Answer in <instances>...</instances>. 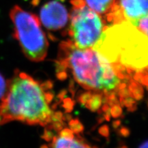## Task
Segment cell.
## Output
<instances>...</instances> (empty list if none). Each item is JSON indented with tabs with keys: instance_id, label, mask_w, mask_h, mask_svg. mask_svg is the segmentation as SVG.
Returning a JSON list of instances; mask_svg holds the SVG:
<instances>
[{
	"instance_id": "obj_1",
	"label": "cell",
	"mask_w": 148,
	"mask_h": 148,
	"mask_svg": "<svg viewBox=\"0 0 148 148\" xmlns=\"http://www.w3.org/2000/svg\"><path fill=\"white\" fill-rule=\"evenodd\" d=\"M56 71L60 79L70 75L81 87L112 104L119 101L132 107L134 99L143 97V87L126 69L111 63L93 48L80 49L69 39L60 45Z\"/></svg>"
},
{
	"instance_id": "obj_2",
	"label": "cell",
	"mask_w": 148,
	"mask_h": 148,
	"mask_svg": "<svg viewBox=\"0 0 148 148\" xmlns=\"http://www.w3.org/2000/svg\"><path fill=\"white\" fill-rule=\"evenodd\" d=\"M49 84L40 83L25 72H14L0 100V125L20 121L43 127L51 125L58 130L62 121L51 108L53 94Z\"/></svg>"
},
{
	"instance_id": "obj_3",
	"label": "cell",
	"mask_w": 148,
	"mask_h": 148,
	"mask_svg": "<svg viewBox=\"0 0 148 148\" xmlns=\"http://www.w3.org/2000/svg\"><path fill=\"white\" fill-rule=\"evenodd\" d=\"M93 49L134 77L138 72L147 71L148 36L130 22L105 26L101 39Z\"/></svg>"
},
{
	"instance_id": "obj_4",
	"label": "cell",
	"mask_w": 148,
	"mask_h": 148,
	"mask_svg": "<svg viewBox=\"0 0 148 148\" xmlns=\"http://www.w3.org/2000/svg\"><path fill=\"white\" fill-rule=\"evenodd\" d=\"M10 17L13 24L14 36L24 55L33 62L43 60L47 54L49 43L38 16L14 5L10 11Z\"/></svg>"
},
{
	"instance_id": "obj_5",
	"label": "cell",
	"mask_w": 148,
	"mask_h": 148,
	"mask_svg": "<svg viewBox=\"0 0 148 148\" xmlns=\"http://www.w3.org/2000/svg\"><path fill=\"white\" fill-rule=\"evenodd\" d=\"M68 29L69 40L80 49L93 48L101 39L105 27L101 16L85 5L73 7Z\"/></svg>"
},
{
	"instance_id": "obj_6",
	"label": "cell",
	"mask_w": 148,
	"mask_h": 148,
	"mask_svg": "<svg viewBox=\"0 0 148 148\" xmlns=\"http://www.w3.org/2000/svg\"><path fill=\"white\" fill-rule=\"evenodd\" d=\"M148 16V0H115L105 15L110 24L128 21L131 23Z\"/></svg>"
},
{
	"instance_id": "obj_7",
	"label": "cell",
	"mask_w": 148,
	"mask_h": 148,
	"mask_svg": "<svg viewBox=\"0 0 148 148\" xmlns=\"http://www.w3.org/2000/svg\"><path fill=\"white\" fill-rule=\"evenodd\" d=\"M64 0H52L40 8V22L45 28L51 31H58L66 25L69 14L65 5Z\"/></svg>"
},
{
	"instance_id": "obj_8",
	"label": "cell",
	"mask_w": 148,
	"mask_h": 148,
	"mask_svg": "<svg viewBox=\"0 0 148 148\" xmlns=\"http://www.w3.org/2000/svg\"><path fill=\"white\" fill-rule=\"evenodd\" d=\"M77 132V129H61L51 138L49 148H97L86 143Z\"/></svg>"
},
{
	"instance_id": "obj_9",
	"label": "cell",
	"mask_w": 148,
	"mask_h": 148,
	"mask_svg": "<svg viewBox=\"0 0 148 148\" xmlns=\"http://www.w3.org/2000/svg\"><path fill=\"white\" fill-rule=\"evenodd\" d=\"M86 4L100 15H105L110 10L115 0H84Z\"/></svg>"
},
{
	"instance_id": "obj_10",
	"label": "cell",
	"mask_w": 148,
	"mask_h": 148,
	"mask_svg": "<svg viewBox=\"0 0 148 148\" xmlns=\"http://www.w3.org/2000/svg\"><path fill=\"white\" fill-rule=\"evenodd\" d=\"M132 24L148 36V16L140 18L137 21Z\"/></svg>"
},
{
	"instance_id": "obj_11",
	"label": "cell",
	"mask_w": 148,
	"mask_h": 148,
	"mask_svg": "<svg viewBox=\"0 0 148 148\" xmlns=\"http://www.w3.org/2000/svg\"><path fill=\"white\" fill-rule=\"evenodd\" d=\"M8 87V81L0 73V100L3 97Z\"/></svg>"
},
{
	"instance_id": "obj_12",
	"label": "cell",
	"mask_w": 148,
	"mask_h": 148,
	"mask_svg": "<svg viewBox=\"0 0 148 148\" xmlns=\"http://www.w3.org/2000/svg\"><path fill=\"white\" fill-rule=\"evenodd\" d=\"M70 2L73 5V7H75V8H81V7L86 5L84 0H71Z\"/></svg>"
},
{
	"instance_id": "obj_13",
	"label": "cell",
	"mask_w": 148,
	"mask_h": 148,
	"mask_svg": "<svg viewBox=\"0 0 148 148\" xmlns=\"http://www.w3.org/2000/svg\"><path fill=\"white\" fill-rule=\"evenodd\" d=\"M31 3H32V4L33 5H35V6H36V5H38V4H39L40 0H32V2Z\"/></svg>"
},
{
	"instance_id": "obj_14",
	"label": "cell",
	"mask_w": 148,
	"mask_h": 148,
	"mask_svg": "<svg viewBox=\"0 0 148 148\" xmlns=\"http://www.w3.org/2000/svg\"><path fill=\"white\" fill-rule=\"evenodd\" d=\"M139 148H148V140L142 144L139 147Z\"/></svg>"
}]
</instances>
